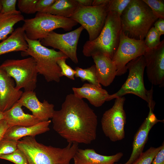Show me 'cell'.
<instances>
[{
  "mask_svg": "<svg viewBox=\"0 0 164 164\" xmlns=\"http://www.w3.org/2000/svg\"><path fill=\"white\" fill-rule=\"evenodd\" d=\"M53 129L68 143L89 144L97 136V117L83 99L70 94L61 108L54 111L52 118Z\"/></svg>",
  "mask_w": 164,
  "mask_h": 164,
  "instance_id": "obj_1",
  "label": "cell"
},
{
  "mask_svg": "<svg viewBox=\"0 0 164 164\" xmlns=\"http://www.w3.org/2000/svg\"><path fill=\"white\" fill-rule=\"evenodd\" d=\"M22 106L18 101L9 109L3 112L4 119L9 127L14 126H30L42 121L33 115L25 113Z\"/></svg>",
  "mask_w": 164,
  "mask_h": 164,
  "instance_id": "obj_20",
  "label": "cell"
},
{
  "mask_svg": "<svg viewBox=\"0 0 164 164\" xmlns=\"http://www.w3.org/2000/svg\"><path fill=\"white\" fill-rule=\"evenodd\" d=\"M115 99L113 106L104 112L101 121L104 134L113 142L120 141L125 138L126 119L124 108L125 97Z\"/></svg>",
  "mask_w": 164,
  "mask_h": 164,
  "instance_id": "obj_9",
  "label": "cell"
},
{
  "mask_svg": "<svg viewBox=\"0 0 164 164\" xmlns=\"http://www.w3.org/2000/svg\"><path fill=\"white\" fill-rule=\"evenodd\" d=\"M24 19V16L19 11L8 13L0 12V42L14 31L15 24Z\"/></svg>",
  "mask_w": 164,
  "mask_h": 164,
  "instance_id": "obj_23",
  "label": "cell"
},
{
  "mask_svg": "<svg viewBox=\"0 0 164 164\" xmlns=\"http://www.w3.org/2000/svg\"><path fill=\"white\" fill-rule=\"evenodd\" d=\"M129 73L125 83L116 93L110 94L108 101L128 94L135 95L145 101L149 108L154 111L155 103L153 100V89L147 90L144 81L145 64L143 56L131 60L126 65Z\"/></svg>",
  "mask_w": 164,
  "mask_h": 164,
  "instance_id": "obj_6",
  "label": "cell"
},
{
  "mask_svg": "<svg viewBox=\"0 0 164 164\" xmlns=\"http://www.w3.org/2000/svg\"><path fill=\"white\" fill-rule=\"evenodd\" d=\"M108 6H79L70 17L87 30L88 40L95 39L101 31L108 12Z\"/></svg>",
  "mask_w": 164,
  "mask_h": 164,
  "instance_id": "obj_10",
  "label": "cell"
},
{
  "mask_svg": "<svg viewBox=\"0 0 164 164\" xmlns=\"http://www.w3.org/2000/svg\"><path fill=\"white\" fill-rule=\"evenodd\" d=\"M111 0H94L92 6H108Z\"/></svg>",
  "mask_w": 164,
  "mask_h": 164,
  "instance_id": "obj_39",
  "label": "cell"
},
{
  "mask_svg": "<svg viewBox=\"0 0 164 164\" xmlns=\"http://www.w3.org/2000/svg\"><path fill=\"white\" fill-rule=\"evenodd\" d=\"M122 152L111 155H104L97 153L93 149H78L73 157L74 164H114L123 156Z\"/></svg>",
  "mask_w": 164,
  "mask_h": 164,
  "instance_id": "obj_18",
  "label": "cell"
},
{
  "mask_svg": "<svg viewBox=\"0 0 164 164\" xmlns=\"http://www.w3.org/2000/svg\"><path fill=\"white\" fill-rule=\"evenodd\" d=\"M0 159L10 161L15 164H29L24 153L18 148L11 153L1 156Z\"/></svg>",
  "mask_w": 164,
  "mask_h": 164,
  "instance_id": "obj_28",
  "label": "cell"
},
{
  "mask_svg": "<svg viewBox=\"0 0 164 164\" xmlns=\"http://www.w3.org/2000/svg\"><path fill=\"white\" fill-rule=\"evenodd\" d=\"M50 120L41 121L32 126L25 127L14 126L9 127L5 132L3 138L18 141L26 136H34L48 131Z\"/></svg>",
  "mask_w": 164,
  "mask_h": 164,
  "instance_id": "obj_21",
  "label": "cell"
},
{
  "mask_svg": "<svg viewBox=\"0 0 164 164\" xmlns=\"http://www.w3.org/2000/svg\"><path fill=\"white\" fill-rule=\"evenodd\" d=\"M84 28L82 26L71 31L63 34L50 32L40 41L44 46H50L57 49L74 63L78 62L77 55V46L79 39Z\"/></svg>",
  "mask_w": 164,
  "mask_h": 164,
  "instance_id": "obj_12",
  "label": "cell"
},
{
  "mask_svg": "<svg viewBox=\"0 0 164 164\" xmlns=\"http://www.w3.org/2000/svg\"><path fill=\"white\" fill-rule=\"evenodd\" d=\"M147 77L153 85H164V40L156 47L147 48L143 55Z\"/></svg>",
  "mask_w": 164,
  "mask_h": 164,
  "instance_id": "obj_13",
  "label": "cell"
},
{
  "mask_svg": "<svg viewBox=\"0 0 164 164\" xmlns=\"http://www.w3.org/2000/svg\"><path fill=\"white\" fill-rule=\"evenodd\" d=\"M56 0H38L36 5L37 12H43L51 6Z\"/></svg>",
  "mask_w": 164,
  "mask_h": 164,
  "instance_id": "obj_35",
  "label": "cell"
},
{
  "mask_svg": "<svg viewBox=\"0 0 164 164\" xmlns=\"http://www.w3.org/2000/svg\"><path fill=\"white\" fill-rule=\"evenodd\" d=\"M7 74L13 78L18 90L33 91L36 87L38 72L36 62L32 57L22 59H7L0 65Z\"/></svg>",
  "mask_w": 164,
  "mask_h": 164,
  "instance_id": "obj_8",
  "label": "cell"
},
{
  "mask_svg": "<svg viewBox=\"0 0 164 164\" xmlns=\"http://www.w3.org/2000/svg\"><path fill=\"white\" fill-rule=\"evenodd\" d=\"M23 92L15 88L12 78L0 66V111L4 112L9 109L19 100Z\"/></svg>",
  "mask_w": 164,
  "mask_h": 164,
  "instance_id": "obj_16",
  "label": "cell"
},
{
  "mask_svg": "<svg viewBox=\"0 0 164 164\" xmlns=\"http://www.w3.org/2000/svg\"><path fill=\"white\" fill-rule=\"evenodd\" d=\"M162 146V144L157 148L150 147L144 152H142L132 164H152L154 158L161 150Z\"/></svg>",
  "mask_w": 164,
  "mask_h": 164,
  "instance_id": "obj_26",
  "label": "cell"
},
{
  "mask_svg": "<svg viewBox=\"0 0 164 164\" xmlns=\"http://www.w3.org/2000/svg\"><path fill=\"white\" fill-rule=\"evenodd\" d=\"M122 32L128 37L144 40L158 19L143 0H131L120 15Z\"/></svg>",
  "mask_w": 164,
  "mask_h": 164,
  "instance_id": "obj_3",
  "label": "cell"
},
{
  "mask_svg": "<svg viewBox=\"0 0 164 164\" xmlns=\"http://www.w3.org/2000/svg\"><path fill=\"white\" fill-rule=\"evenodd\" d=\"M18 101L42 121L49 120L52 118L55 111L54 105L45 100L41 102L34 91H24Z\"/></svg>",
  "mask_w": 164,
  "mask_h": 164,
  "instance_id": "obj_15",
  "label": "cell"
},
{
  "mask_svg": "<svg viewBox=\"0 0 164 164\" xmlns=\"http://www.w3.org/2000/svg\"><path fill=\"white\" fill-rule=\"evenodd\" d=\"M131 0H111L108 6V12H115L120 16Z\"/></svg>",
  "mask_w": 164,
  "mask_h": 164,
  "instance_id": "obj_32",
  "label": "cell"
},
{
  "mask_svg": "<svg viewBox=\"0 0 164 164\" xmlns=\"http://www.w3.org/2000/svg\"><path fill=\"white\" fill-rule=\"evenodd\" d=\"M154 27L160 36L164 34V19L159 18L154 23Z\"/></svg>",
  "mask_w": 164,
  "mask_h": 164,
  "instance_id": "obj_37",
  "label": "cell"
},
{
  "mask_svg": "<svg viewBox=\"0 0 164 164\" xmlns=\"http://www.w3.org/2000/svg\"><path fill=\"white\" fill-rule=\"evenodd\" d=\"M79 6L88 7L91 6L92 0H76Z\"/></svg>",
  "mask_w": 164,
  "mask_h": 164,
  "instance_id": "obj_40",
  "label": "cell"
},
{
  "mask_svg": "<svg viewBox=\"0 0 164 164\" xmlns=\"http://www.w3.org/2000/svg\"><path fill=\"white\" fill-rule=\"evenodd\" d=\"M91 56L95 64L96 75L99 83L105 87L109 86L117 76L116 68L112 59L100 53L94 54Z\"/></svg>",
  "mask_w": 164,
  "mask_h": 164,
  "instance_id": "obj_17",
  "label": "cell"
},
{
  "mask_svg": "<svg viewBox=\"0 0 164 164\" xmlns=\"http://www.w3.org/2000/svg\"><path fill=\"white\" fill-rule=\"evenodd\" d=\"M18 148L25 154L29 164H70L78 149V144L69 143L65 147L46 146L34 136H26L18 142Z\"/></svg>",
  "mask_w": 164,
  "mask_h": 164,
  "instance_id": "obj_2",
  "label": "cell"
},
{
  "mask_svg": "<svg viewBox=\"0 0 164 164\" xmlns=\"http://www.w3.org/2000/svg\"><path fill=\"white\" fill-rule=\"evenodd\" d=\"M18 141L2 138L0 141V156L11 153L18 149Z\"/></svg>",
  "mask_w": 164,
  "mask_h": 164,
  "instance_id": "obj_30",
  "label": "cell"
},
{
  "mask_svg": "<svg viewBox=\"0 0 164 164\" xmlns=\"http://www.w3.org/2000/svg\"><path fill=\"white\" fill-rule=\"evenodd\" d=\"M151 8L156 16L164 19V1L162 0H143Z\"/></svg>",
  "mask_w": 164,
  "mask_h": 164,
  "instance_id": "obj_29",
  "label": "cell"
},
{
  "mask_svg": "<svg viewBox=\"0 0 164 164\" xmlns=\"http://www.w3.org/2000/svg\"><path fill=\"white\" fill-rule=\"evenodd\" d=\"M25 31L18 27L6 39L0 42V55L13 52H26L28 48Z\"/></svg>",
  "mask_w": 164,
  "mask_h": 164,
  "instance_id": "obj_22",
  "label": "cell"
},
{
  "mask_svg": "<svg viewBox=\"0 0 164 164\" xmlns=\"http://www.w3.org/2000/svg\"><path fill=\"white\" fill-rule=\"evenodd\" d=\"M148 48L144 40L131 38L121 32L118 48L112 59L117 71V76L127 72V64L131 60L143 56Z\"/></svg>",
  "mask_w": 164,
  "mask_h": 164,
  "instance_id": "obj_11",
  "label": "cell"
},
{
  "mask_svg": "<svg viewBox=\"0 0 164 164\" xmlns=\"http://www.w3.org/2000/svg\"><path fill=\"white\" fill-rule=\"evenodd\" d=\"M74 77L80 78L82 82L88 81L89 83L99 87H101L97 79L95 65L86 69L79 67L75 68Z\"/></svg>",
  "mask_w": 164,
  "mask_h": 164,
  "instance_id": "obj_25",
  "label": "cell"
},
{
  "mask_svg": "<svg viewBox=\"0 0 164 164\" xmlns=\"http://www.w3.org/2000/svg\"><path fill=\"white\" fill-rule=\"evenodd\" d=\"M66 59H62L57 61V63L61 70V75L62 77L65 76L71 80H74L75 71L66 63Z\"/></svg>",
  "mask_w": 164,
  "mask_h": 164,
  "instance_id": "obj_33",
  "label": "cell"
},
{
  "mask_svg": "<svg viewBox=\"0 0 164 164\" xmlns=\"http://www.w3.org/2000/svg\"><path fill=\"white\" fill-rule=\"evenodd\" d=\"M161 150L159 152L154 158L152 164H164V144Z\"/></svg>",
  "mask_w": 164,
  "mask_h": 164,
  "instance_id": "obj_36",
  "label": "cell"
},
{
  "mask_svg": "<svg viewBox=\"0 0 164 164\" xmlns=\"http://www.w3.org/2000/svg\"><path fill=\"white\" fill-rule=\"evenodd\" d=\"M79 7L76 0H56L51 6L43 12L70 18Z\"/></svg>",
  "mask_w": 164,
  "mask_h": 164,
  "instance_id": "obj_24",
  "label": "cell"
},
{
  "mask_svg": "<svg viewBox=\"0 0 164 164\" xmlns=\"http://www.w3.org/2000/svg\"><path fill=\"white\" fill-rule=\"evenodd\" d=\"M72 89L76 97L81 99H86L96 107L101 106L105 101H108L110 95L101 87L90 83H85L80 87H73Z\"/></svg>",
  "mask_w": 164,
  "mask_h": 164,
  "instance_id": "obj_19",
  "label": "cell"
},
{
  "mask_svg": "<svg viewBox=\"0 0 164 164\" xmlns=\"http://www.w3.org/2000/svg\"><path fill=\"white\" fill-rule=\"evenodd\" d=\"M2 9V5L0 0V12H1Z\"/></svg>",
  "mask_w": 164,
  "mask_h": 164,
  "instance_id": "obj_42",
  "label": "cell"
},
{
  "mask_svg": "<svg viewBox=\"0 0 164 164\" xmlns=\"http://www.w3.org/2000/svg\"><path fill=\"white\" fill-rule=\"evenodd\" d=\"M120 16L116 12H108L99 36L92 41H87L84 44L82 52L84 56L90 57L100 53L112 59L118 48L122 32Z\"/></svg>",
  "mask_w": 164,
  "mask_h": 164,
  "instance_id": "obj_4",
  "label": "cell"
},
{
  "mask_svg": "<svg viewBox=\"0 0 164 164\" xmlns=\"http://www.w3.org/2000/svg\"><path fill=\"white\" fill-rule=\"evenodd\" d=\"M114 164H115V163H114Z\"/></svg>",
  "mask_w": 164,
  "mask_h": 164,
  "instance_id": "obj_43",
  "label": "cell"
},
{
  "mask_svg": "<svg viewBox=\"0 0 164 164\" xmlns=\"http://www.w3.org/2000/svg\"><path fill=\"white\" fill-rule=\"evenodd\" d=\"M2 9L0 12L8 13L17 10L16 9V0H0Z\"/></svg>",
  "mask_w": 164,
  "mask_h": 164,
  "instance_id": "obj_34",
  "label": "cell"
},
{
  "mask_svg": "<svg viewBox=\"0 0 164 164\" xmlns=\"http://www.w3.org/2000/svg\"><path fill=\"white\" fill-rule=\"evenodd\" d=\"M160 35L154 26H152L147 33L144 40L145 46L149 49L157 46L160 43Z\"/></svg>",
  "mask_w": 164,
  "mask_h": 164,
  "instance_id": "obj_27",
  "label": "cell"
},
{
  "mask_svg": "<svg viewBox=\"0 0 164 164\" xmlns=\"http://www.w3.org/2000/svg\"><path fill=\"white\" fill-rule=\"evenodd\" d=\"M9 128L5 119H3L0 121V141L3 138L5 132Z\"/></svg>",
  "mask_w": 164,
  "mask_h": 164,
  "instance_id": "obj_38",
  "label": "cell"
},
{
  "mask_svg": "<svg viewBox=\"0 0 164 164\" xmlns=\"http://www.w3.org/2000/svg\"><path fill=\"white\" fill-rule=\"evenodd\" d=\"M4 115L3 112L0 111V121L1 120L4 119Z\"/></svg>",
  "mask_w": 164,
  "mask_h": 164,
  "instance_id": "obj_41",
  "label": "cell"
},
{
  "mask_svg": "<svg viewBox=\"0 0 164 164\" xmlns=\"http://www.w3.org/2000/svg\"><path fill=\"white\" fill-rule=\"evenodd\" d=\"M148 115L145 119L134 135L132 143V152L128 161L123 164H132L142 153L148 137L149 133L152 127L163 120L157 119L153 111L149 108Z\"/></svg>",
  "mask_w": 164,
  "mask_h": 164,
  "instance_id": "obj_14",
  "label": "cell"
},
{
  "mask_svg": "<svg viewBox=\"0 0 164 164\" xmlns=\"http://www.w3.org/2000/svg\"><path fill=\"white\" fill-rule=\"evenodd\" d=\"M28 44L26 51L22 52L23 56H30L35 60L38 73L42 75L48 82H59L61 77V70L57 61L68 57L61 51H56L42 45L40 40H32L26 36Z\"/></svg>",
  "mask_w": 164,
  "mask_h": 164,
  "instance_id": "obj_5",
  "label": "cell"
},
{
  "mask_svg": "<svg viewBox=\"0 0 164 164\" xmlns=\"http://www.w3.org/2000/svg\"><path fill=\"white\" fill-rule=\"evenodd\" d=\"M38 0H19L17 5L21 12L33 14L36 12V5Z\"/></svg>",
  "mask_w": 164,
  "mask_h": 164,
  "instance_id": "obj_31",
  "label": "cell"
},
{
  "mask_svg": "<svg viewBox=\"0 0 164 164\" xmlns=\"http://www.w3.org/2000/svg\"><path fill=\"white\" fill-rule=\"evenodd\" d=\"M22 26L26 37L32 40H40L55 29L62 28L66 31L71 30L78 23L71 18L51 14L37 12L35 16L24 20Z\"/></svg>",
  "mask_w": 164,
  "mask_h": 164,
  "instance_id": "obj_7",
  "label": "cell"
}]
</instances>
